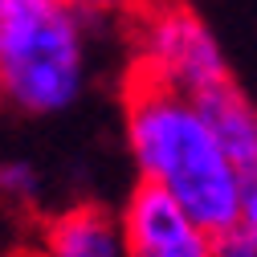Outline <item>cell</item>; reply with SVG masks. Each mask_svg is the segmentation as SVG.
Segmentation results:
<instances>
[{"mask_svg": "<svg viewBox=\"0 0 257 257\" xmlns=\"http://www.w3.org/2000/svg\"><path fill=\"white\" fill-rule=\"evenodd\" d=\"M122 126L139 184L168 192L208 233H224L241 220L249 176L233 164L196 98L131 70L122 94Z\"/></svg>", "mask_w": 257, "mask_h": 257, "instance_id": "cell-1", "label": "cell"}, {"mask_svg": "<svg viewBox=\"0 0 257 257\" xmlns=\"http://www.w3.org/2000/svg\"><path fill=\"white\" fill-rule=\"evenodd\" d=\"M70 0L0 13V86L13 110L53 118L78 106L90 82V29Z\"/></svg>", "mask_w": 257, "mask_h": 257, "instance_id": "cell-2", "label": "cell"}, {"mask_svg": "<svg viewBox=\"0 0 257 257\" xmlns=\"http://www.w3.org/2000/svg\"><path fill=\"white\" fill-rule=\"evenodd\" d=\"M135 13H139L135 21V70L139 74L188 94V98H200V94L233 78L216 33L192 5H184V0H143Z\"/></svg>", "mask_w": 257, "mask_h": 257, "instance_id": "cell-3", "label": "cell"}, {"mask_svg": "<svg viewBox=\"0 0 257 257\" xmlns=\"http://www.w3.org/2000/svg\"><path fill=\"white\" fill-rule=\"evenodd\" d=\"M118 216L126 257H216V233L151 184H139Z\"/></svg>", "mask_w": 257, "mask_h": 257, "instance_id": "cell-4", "label": "cell"}, {"mask_svg": "<svg viewBox=\"0 0 257 257\" xmlns=\"http://www.w3.org/2000/svg\"><path fill=\"white\" fill-rule=\"evenodd\" d=\"M45 257H126L122 216L106 212L102 204H74L49 216Z\"/></svg>", "mask_w": 257, "mask_h": 257, "instance_id": "cell-5", "label": "cell"}, {"mask_svg": "<svg viewBox=\"0 0 257 257\" xmlns=\"http://www.w3.org/2000/svg\"><path fill=\"white\" fill-rule=\"evenodd\" d=\"M196 102L208 114V122L216 126V135H220L224 151L233 155V164L245 176H257V106L245 98V90L229 78L224 86L200 94Z\"/></svg>", "mask_w": 257, "mask_h": 257, "instance_id": "cell-6", "label": "cell"}, {"mask_svg": "<svg viewBox=\"0 0 257 257\" xmlns=\"http://www.w3.org/2000/svg\"><path fill=\"white\" fill-rule=\"evenodd\" d=\"M41 196V172L29 159H0V204H33Z\"/></svg>", "mask_w": 257, "mask_h": 257, "instance_id": "cell-7", "label": "cell"}, {"mask_svg": "<svg viewBox=\"0 0 257 257\" xmlns=\"http://www.w3.org/2000/svg\"><path fill=\"white\" fill-rule=\"evenodd\" d=\"M216 257H257V241L241 224H233V229L216 233Z\"/></svg>", "mask_w": 257, "mask_h": 257, "instance_id": "cell-8", "label": "cell"}, {"mask_svg": "<svg viewBox=\"0 0 257 257\" xmlns=\"http://www.w3.org/2000/svg\"><path fill=\"white\" fill-rule=\"evenodd\" d=\"M74 9H82L86 17H102V13H131L143 0H70Z\"/></svg>", "mask_w": 257, "mask_h": 257, "instance_id": "cell-9", "label": "cell"}, {"mask_svg": "<svg viewBox=\"0 0 257 257\" xmlns=\"http://www.w3.org/2000/svg\"><path fill=\"white\" fill-rule=\"evenodd\" d=\"M237 224L257 241V176L245 180V200H241V220H237Z\"/></svg>", "mask_w": 257, "mask_h": 257, "instance_id": "cell-10", "label": "cell"}, {"mask_svg": "<svg viewBox=\"0 0 257 257\" xmlns=\"http://www.w3.org/2000/svg\"><path fill=\"white\" fill-rule=\"evenodd\" d=\"M37 5V0H0V13H13V9H29Z\"/></svg>", "mask_w": 257, "mask_h": 257, "instance_id": "cell-11", "label": "cell"}, {"mask_svg": "<svg viewBox=\"0 0 257 257\" xmlns=\"http://www.w3.org/2000/svg\"><path fill=\"white\" fill-rule=\"evenodd\" d=\"M9 106V98H5V86H0V110H5Z\"/></svg>", "mask_w": 257, "mask_h": 257, "instance_id": "cell-12", "label": "cell"}]
</instances>
